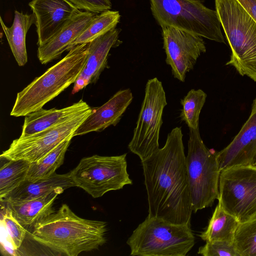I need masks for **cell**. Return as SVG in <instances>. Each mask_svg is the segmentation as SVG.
Instances as JSON below:
<instances>
[{
	"label": "cell",
	"mask_w": 256,
	"mask_h": 256,
	"mask_svg": "<svg viewBox=\"0 0 256 256\" xmlns=\"http://www.w3.org/2000/svg\"><path fill=\"white\" fill-rule=\"evenodd\" d=\"M181 127L168 134L163 148L142 161L148 215L190 224L192 212Z\"/></svg>",
	"instance_id": "cell-1"
},
{
	"label": "cell",
	"mask_w": 256,
	"mask_h": 256,
	"mask_svg": "<svg viewBox=\"0 0 256 256\" xmlns=\"http://www.w3.org/2000/svg\"><path fill=\"white\" fill-rule=\"evenodd\" d=\"M106 231V222L82 218L63 204L34 225L30 235L36 242L60 254L77 256L104 244Z\"/></svg>",
	"instance_id": "cell-2"
},
{
	"label": "cell",
	"mask_w": 256,
	"mask_h": 256,
	"mask_svg": "<svg viewBox=\"0 0 256 256\" xmlns=\"http://www.w3.org/2000/svg\"><path fill=\"white\" fill-rule=\"evenodd\" d=\"M88 54V43L79 44L70 49L63 58L18 93L10 116H26L42 108L74 83Z\"/></svg>",
	"instance_id": "cell-3"
},
{
	"label": "cell",
	"mask_w": 256,
	"mask_h": 256,
	"mask_svg": "<svg viewBox=\"0 0 256 256\" xmlns=\"http://www.w3.org/2000/svg\"><path fill=\"white\" fill-rule=\"evenodd\" d=\"M214 1L232 52L226 64L256 82V22L236 0Z\"/></svg>",
	"instance_id": "cell-4"
},
{
	"label": "cell",
	"mask_w": 256,
	"mask_h": 256,
	"mask_svg": "<svg viewBox=\"0 0 256 256\" xmlns=\"http://www.w3.org/2000/svg\"><path fill=\"white\" fill-rule=\"evenodd\" d=\"M194 243L190 224H176L148 214L126 242L133 256H185Z\"/></svg>",
	"instance_id": "cell-5"
},
{
	"label": "cell",
	"mask_w": 256,
	"mask_h": 256,
	"mask_svg": "<svg viewBox=\"0 0 256 256\" xmlns=\"http://www.w3.org/2000/svg\"><path fill=\"white\" fill-rule=\"evenodd\" d=\"M152 14L160 26H170L226 43L216 10L200 0H150Z\"/></svg>",
	"instance_id": "cell-6"
},
{
	"label": "cell",
	"mask_w": 256,
	"mask_h": 256,
	"mask_svg": "<svg viewBox=\"0 0 256 256\" xmlns=\"http://www.w3.org/2000/svg\"><path fill=\"white\" fill-rule=\"evenodd\" d=\"M216 154L205 146L199 128H190L186 162L194 212L212 206L218 198L220 170Z\"/></svg>",
	"instance_id": "cell-7"
},
{
	"label": "cell",
	"mask_w": 256,
	"mask_h": 256,
	"mask_svg": "<svg viewBox=\"0 0 256 256\" xmlns=\"http://www.w3.org/2000/svg\"><path fill=\"white\" fill-rule=\"evenodd\" d=\"M126 154L115 156L97 154L81 159L70 172L76 185L94 198L132 184L127 172Z\"/></svg>",
	"instance_id": "cell-8"
},
{
	"label": "cell",
	"mask_w": 256,
	"mask_h": 256,
	"mask_svg": "<svg viewBox=\"0 0 256 256\" xmlns=\"http://www.w3.org/2000/svg\"><path fill=\"white\" fill-rule=\"evenodd\" d=\"M218 202L240 222L256 218V166L242 165L220 170Z\"/></svg>",
	"instance_id": "cell-9"
},
{
	"label": "cell",
	"mask_w": 256,
	"mask_h": 256,
	"mask_svg": "<svg viewBox=\"0 0 256 256\" xmlns=\"http://www.w3.org/2000/svg\"><path fill=\"white\" fill-rule=\"evenodd\" d=\"M167 102L162 83L156 78L146 82L144 98L128 148L142 161L159 148L162 114Z\"/></svg>",
	"instance_id": "cell-10"
},
{
	"label": "cell",
	"mask_w": 256,
	"mask_h": 256,
	"mask_svg": "<svg viewBox=\"0 0 256 256\" xmlns=\"http://www.w3.org/2000/svg\"><path fill=\"white\" fill-rule=\"evenodd\" d=\"M92 112L90 108L68 120L32 135L19 137L0 154L6 160H22L37 162L69 137H74L76 129Z\"/></svg>",
	"instance_id": "cell-11"
},
{
	"label": "cell",
	"mask_w": 256,
	"mask_h": 256,
	"mask_svg": "<svg viewBox=\"0 0 256 256\" xmlns=\"http://www.w3.org/2000/svg\"><path fill=\"white\" fill-rule=\"evenodd\" d=\"M162 34L166 63L174 78L184 82L202 54L206 52L202 37L170 26H162Z\"/></svg>",
	"instance_id": "cell-12"
},
{
	"label": "cell",
	"mask_w": 256,
	"mask_h": 256,
	"mask_svg": "<svg viewBox=\"0 0 256 256\" xmlns=\"http://www.w3.org/2000/svg\"><path fill=\"white\" fill-rule=\"evenodd\" d=\"M28 6L35 16L38 46L48 42L80 12L68 0H32Z\"/></svg>",
	"instance_id": "cell-13"
},
{
	"label": "cell",
	"mask_w": 256,
	"mask_h": 256,
	"mask_svg": "<svg viewBox=\"0 0 256 256\" xmlns=\"http://www.w3.org/2000/svg\"><path fill=\"white\" fill-rule=\"evenodd\" d=\"M220 170L232 166L254 164L256 161V96L250 115L232 141L217 152Z\"/></svg>",
	"instance_id": "cell-14"
},
{
	"label": "cell",
	"mask_w": 256,
	"mask_h": 256,
	"mask_svg": "<svg viewBox=\"0 0 256 256\" xmlns=\"http://www.w3.org/2000/svg\"><path fill=\"white\" fill-rule=\"evenodd\" d=\"M120 30L114 28L88 43V54L84 65L74 83L75 94L90 84L95 83L102 72L108 68V58L112 48L118 45Z\"/></svg>",
	"instance_id": "cell-15"
},
{
	"label": "cell",
	"mask_w": 256,
	"mask_h": 256,
	"mask_svg": "<svg viewBox=\"0 0 256 256\" xmlns=\"http://www.w3.org/2000/svg\"><path fill=\"white\" fill-rule=\"evenodd\" d=\"M132 98L130 88L120 90L102 106L92 108L91 113L74 132V137L101 132L110 126H116Z\"/></svg>",
	"instance_id": "cell-16"
},
{
	"label": "cell",
	"mask_w": 256,
	"mask_h": 256,
	"mask_svg": "<svg viewBox=\"0 0 256 256\" xmlns=\"http://www.w3.org/2000/svg\"><path fill=\"white\" fill-rule=\"evenodd\" d=\"M96 14L80 11L44 44L38 48V58L42 64L58 58L88 28Z\"/></svg>",
	"instance_id": "cell-17"
},
{
	"label": "cell",
	"mask_w": 256,
	"mask_h": 256,
	"mask_svg": "<svg viewBox=\"0 0 256 256\" xmlns=\"http://www.w3.org/2000/svg\"><path fill=\"white\" fill-rule=\"evenodd\" d=\"M74 186H76V185L70 172L65 174L55 172L46 178L34 181L26 180L0 201L28 200L54 192H58L60 194L64 190Z\"/></svg>",
	"instance_id": "cell-18"
},
{
	"label": "cell",
	"mask_w": 256,
	"mask_h": 256,
	"mask_svg": "<svg viewBox=\"0 0 256 256\" xmlns=\"http://www.w3.org/2000/svg\"><path fill=\"white\" fill-rule=\"evenodd\" d=\"M90 108L82 100L61 109L44 110L42 108L25 116L20 137L42 131Z\"/></svg>",
	"instance_id": "cell-19"
},
{
	"label": "cell",
	"mask_w": 256,
	"mask_h": 256,
	"mask_svg": "<svg viewBox=\"0 0 256 256\" xmlns=\"http://www.w3.org/2000/svg\"><path fill=\"white\" fill-rule=\"evenodd\" d=\"M60 194L58 192H54L28 200L2 202L10 210L14 216L22 226H33L54 212L52 206Z\"/></svg>",
	"instance_id": "cell-20"
},
{
	"label": "cell",
	"mask_w": 256,
	"mask_h": 256,
	"mask_svg": "<svg viewBox=\"0 0 256 256\" xmlns=\"http://www.w3.org/2000/svg\"><path fill=\"white\" fill-rule=\"evenodd\" d=\"M0 22L16 62L19 66H24L28 62L26 34L31 26L35 24L34 14H24L15 10L14 22L10 27L5 24L1 17Z\"/></svg>",
	"instance_id": "cell-21"
},
{
	"label": "cell",
	"mask_w": 256,
	"mask_h": 256,
	"mask_svg": "<svg viewBox=\"0 0 256 256\" xmlns=\"http://www.w3.org/2000/svg\"><path fill=\"white\" fill-rule=\"evenodd\" d=\"M240 222L226 212L218 202L206 230L200 236L204 241H226L233 242L236 230Z\"/></svg>",
	"instance_id": "cell-22"
},
{
	"label": "cell",
	"mask_w": 256,
	"mask_h": 256,
	"mask_svg": "<svg viewBox=\"0 0 256 256\" xmlns=\"http://www.w3.org/2000/svg\"><path fill=\"white\" fill-rule=\"evenodd\" d=\"M73 137L62 142L40 160L31 162L26 179L30 181L46 178L55 173L63 164L66 152Z\"/></svg>",
	"instance_id": "cell-23"
},
{
	"label": "cell",
	"mask_w": 256,
	"mask_h": 256,
	"mask_svg": "<svg viewBox=\"0 0 256 256\" xmlns=\"http://www.w3.org/2000/svg\"><path fill=\"white\" fill-rule=\"evenodd\" d=\"M0 170V199L26 180L31 162L22 160H7Z\"/></svg>",
	"instance_id": "cell-24"
},
{
	"label": "cell",
	"mask_w": 256,
	"mask_h": 256,
	"mask_svg": "<svg viewBox=\"0 0 256 256\" xmlns=\"http://www.w3.org/2000/svg\"><path fill=\"white\" fill-rule=\"evenodd\" d=\"M118 11L107 10L96 14L88 28L72 44L68 50L76 46L88 43L115 28L120 22Z\"/></svg>",
	"instance_id": "cell-25"
},
{
	"label": "cell",
	"mask_w": 256,
	"mask_h": 256,
	"mask_svg": "<svg viewBox=\"0 0 256 256\" xmlns=\"http://www.w3.org/2000/svg\"><path fill=\"white\" fill-rule=\"evenodd\" d=\"M207 95L202 90L192 89L181 100L182 108L180 114L181 120L190 128H198L199 117L205 103Z\"/></svg>",
	"instance_id": "cell-26"
},
{
	"label": "cell",
	"mask_w": 256,
	"mask_h": 256,
	"mask_svg": "<svg viewBox=\"0 0 256 256\" xmlns=\"http://www.w3.org/2000/svg\"><path fill=\"white\" fill-rule=\"evenodd\" d=\"M233 244L240 256H256V218L239 224Z\"/></svg>",
	"instance_id": "cell-27"
},
{
	"label": "cell",
	"mask_w": 256,
	"mask_h": 256,
	"mask_svg": "<svg viewBox=\"0 0 256 256\" xmlns=\"http://www.w3.org/2000/svg\"><path fill=\"white\" fill-rule=\"evenodd\" d=\"M1 210V228L2 232L14 246L20 248L26 234V230L17 220L10 210L5 204Z\"/></svg>",
	"instance_id": "cell-28"
},
{
	"label": "cell",
	"mask_w": 256,
	"mask_h": 256,
	"mask_svg": "<svg viewBox=\"0 0 256 256\" xmlns=\"http://www.w3.org/2000/svg\"><path fill=\"white\" fill-rule=\"evenodd\" d=\"M198 254L204 256H240L233 242L226 241L206 242Z\"/></svg>",
	"instance_id": "cell-29"
},
{
	"label": "cell",
	"mask_w": 256,
	"mask_h": 256,
	"mask_svg": "<svg viewBox=\"0 0 256 256\" xmlns=\"http://www.w3.org/2000/svg\"><path fill=\"white\" fill-rule=\"evenodd\" d=\"M78 10L99 14L110 10L112 6L110 0H68Z\"/></svg>",
	"instance_id": "cell-30"
},
{
	"label": "cell",
	"mask_w": 256,
	"mask_h": 256,
	"mask_svg": "<svg viewBox=\"0 0 256 256\" xmlns=\"http://www.w3.org/2000/svg\"><path fill=\"white\" fill-rule=\"evenodd\" d=\"M256 22V0H236Z\"/></svg>",
	"instance_id": "cell-31"
},
{
	"label": "cell",
	"mask_w": 256,
	"mask_h": 256,
	"mask_svg": "<svg viewBox=\"0 0 256 256\" xmlns=\"http://www.w3.org/2000/svg\"><path fill=\"white\" fill-rule=\"evenodd\" d=\"M254 165L256 166V162H254Z\"/></svg>",
	"instance_id": "cell-32"
}]
</instances>
